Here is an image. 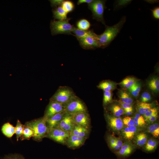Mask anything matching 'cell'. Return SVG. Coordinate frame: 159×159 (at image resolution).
I'll return each mask as SVG.
<instances>
[{"label": "cell", "instance_id": "cell-1", "mask_svg": "<svg viewBox=\"0 0 159 159\" xmlns=\"http://www.w3.org/2000/svg\"><path fill=\"white\" fill-rule=\"evenodd\" d=\"M126 21L125 16L116 24L111 26H105L104 32L97 35L100 48H104L108 46L120 32Z\"/></svg>", "mask_w": 159, "mask_h": 159}, {"label": "cell", "instance_id": "cell-2", "mask_svg": "<svg viewBox=\"0 0 159 159\" xmlns=\"http://www.w3.org/2000/svg\"><path fill=\"white\" fill-rule=\"evenodd\" d=\"M24 125L32 130L33 138L37 141L41 140L46 137L49 131L46 120L43 117L28 122Z\"/></svg>", "mask_w": 159, "mask_h": 159}, {"label": "cell", "instance_id": "cell-3", "mask_svg": "<svg viewBox=\"0 0 159 159\" xmlns=\"http://www.w3.org/2000/svg\"><path fill=\"white\" fill-rule=\"evenodd\" d=\"M76 96L75 93L70 87L61 86L51 97L50 101L56 102L64 105Z\"/></svg>", "mask_w": 159, "mask_h": 159}, {"label": "cell", "instance_id": "cell-4", "mask_svg": "<svg viewBox=\"0 0 159 159\" xmlns=\"http://www.w3.org/2000/svg\"><path fill=\"white\" fill-rule=\"evenodd\" d=\"M70 19L68 18L64 21H52L50 26L52 35L61 34L73 35L72 31L74 26L69 23Z\"/></svg>", "mask_w": 159, "mask_h": 159}, {"label": "cell", "instance_id": "cell-5", "mask_svg": "<svg viewBox=\"0 0 159 159\" xmlns=\"http://www.w3.org/2000/svg\"><path fill=\"white\" fill-rule=\"evenodd\" d=\"M105 0H95L88 4L89 9L91 11L93 18L101 22L106 25L104 18V13L105 6Z\"/></svg>", "mask_w": 159, "mask_h": 159}, {"label": "cell", "instance_id": "cell-6", "mask_svg": "<svg viewBox=\"0 0 159 159\" xmlns=\"http://www.w3.org/2000/svg\"><path fill=\"white\" fill-rule=\"evenodd\" d=\"M64 106L65 112L70 114L80 112H88L85 103L77 96L64 105Z\"/></svg>", "mask_w": 159, "mask_h": 159}, {"label": "cell", "instance_id": "cell-7", "mask_svg": "<svg viewBox=\"0 0 159 159\" xmlns=\"http://www.w3.org/2000/svg\"><path fill=\"white\" fill-rule=\"evenodd\" d=\"M77 40L80 46L84 49H91L100 48L97 34L94 32L87 36Z\"/></svg>", "mask_w": 159, "mask_h": 159}, {"label": "cell", "instance_id": "cell-8", "mask_svg": "<svg viewBox=\"0 0 159 159\" xmlns=\"http://www.w3.org/2000/svg\"><path fill=\"white\" fill-rule=\"evenodd\" d=\"M69 135V132L56 127L50 130L46 137L59 143L65 145Z\"/></svg>", "mask_w": 159, "mask_h": 159}, {"label": "cell", "instance_id": "cell-9", "mask_svg": "<svg viewBox=\"0 0 159 159\" xmlns=\"http://www.w3.org/2000/svg\"><path fill=\"white\" fill-rule=\"evenodd\" d=\"M64 111V105L56 102L50 101L45 109L43 117L46 120L54 115Z\"/></svg>", "mask_w": 159, "mask_h": 159}, {"label": "cell", "instance_id": "cell-10", "mask_svg": "<svg viewBox=\"0 0 159 159\" xmlns=\"http://www.w3.org/2000/svg\"><path fill=\"white\" fill-rule=\"evenodd\" d=\"M72 115L75 125L89 129L90 120L88 112H80Z\"/></svg>", "mask_w": 159, "mask_h": 159}, {"label": "cell", "instance_id": "cell-11", "mask_svg": "<svg viewBox=\"0 0 159 159\" xmlns=\"http://www.w3.org/2000/svg\"><path fill=\"white\" fill-rule=\"evenodd\" d=\"M75 125L72 115L66 112L57 127L60 128L70 133Z\"/></svg>", "mask_w": 159, "mask_h": 159}, {"label": "cell", "instance_id": "cell-12", "mask_svg": "<svg viewBox=\"0 0 159 159\" xmlns=\"http://www.w3.org/2000/svg\"><path fill=\"white\" fill-rule=\"evenodd\" d=\"M106 117L108 125L112 130L118 132L123 128L124 124L121 118L109 114H106Z\"/></svg>", "mask_w": 159, "mask_h": 159}, {"label": "cell", "instance_id": "cell-13", "mask_svg": "<svg viewBox=\"0 0 159 159\" xmlns=\"http://www.w3.org/2000/svg\"><path fill=\"white\" fill-rule=\"evenodd\" d=\"M86 139L70 134L65 145L70 148L75 149L83 145Z\"/></svg>", "mask_w": 159, "mask_h": 159}, {"label": "cell", "instance_id": "cell-14", "mask_svg": "<svg viewBox=\"0 0 159 159\" xmlns=\"http://www.w3.org/2000/svg\"><path fill=\"white\" fill-rule=\"evenodd\" d=\"M65 112L64 111L57 113L46 120L49 131L57 127Z\"/></svg>", "mask_w": 159, "mask_h": 159}, {"label": "cell", "instance_id": "cell-15", "mask_svg": "<svg viewBox=\"0 0 159 159\" xmlns=\"http://www.w3.org/2000/svg\"><path fill=\"white\" fill-rule=\"evenodd\" d=\"M134 150L133 146L127 143L123 144L120 149L115 153L119 158H124L131 154Z\"/></svg>", "mask_w": 159, "mask_h": 159}, {"label": "cell", "instance_id": "cell-16", "mask_svg": "<svg viewBox=\"0 0 159 159\" xmlns=\"http://www.w3.org/2000/svg\"><path fill=\"white\" fill-rule=\"evenodd\" d=\"M137 128L135 125L127 126L122 130V135L124 138L127 140H131L137 133Z\"/></svg>", "mask_w": 159, "mask_h": 159}, {"label": "cell", "instance_id": "cell-17", "mask_svg": "<svg viewBox=\"0 0 159 159\" xmlns=\"http://www.w3.org/2000/svg\"><path fill=\"white\" fill-rule=\"evenodd\" d=\"M89 129L75 125L70 134L87 139L89 134Z\"/></svg>", "mask_w": 159, "mask_h": 159}, {"label": "cell", "instance_id": "cell-18", "mask_svg": "<svg viewBox=\"0 0 159 159\" xmlns=\"http://www.w3.org/2000/svg\"><path fill=\"white\" fill-rule=\"evenodd\" d=\"M53 17L59 21H64L67 19V13L62 8L61 6H59L53 11Z\"/></svg>", "mask_w": 159, "mask_h": 159}, {"label": "cell", "instance_id": "cell-19", "mask_svg": "<svg viewBox=\"0 0 159 159\" xmlns=\"http://www.w3.org/2000/svg\"><path fill=\"white\" fill-rule=\"evenodd\" d=\"M15 127L9 122L4 124L1 130L3 134L8 138H10L15 133Z\"/></svg>", "mask_w": 159, "mask_h": 159}, {"label": "cell", "instance_id": "cell-20", "mask_svg": "<svg viewBox=\"0 0 159 159\" xmlns=\"http://www.w3.org/2000/svg\"><path fill=\"white\" fill-rule=\"evenodd\" d=\"M93 32L92 30H81L73 26L72 33L74 34V36L78 39L87 36Z\"/></svg>", "mask_w": 159, "mask_h": 159}, {"label": "cell", "instance_id": "cell-21", "mask_svg": "<svg viewBox=\"0 0 159 159\" xmlns=\"http://www.w3.org/2000/svg\"><path fill=\"white\" fill-rule=\"evenodd\" d=\"M98 88L105 91H111L115 87L114 84L108 81L101 82L97 86Z\"/></svg>", "mask_w": 159, "mask_h": 159}, {"label": "cell", "instance_id": "cell-22", "mask_svg": "<svg viewBox=\"0 0 159 159\" xmlns=\"http://www.w3.org/2000/svg\"><path fill=\"white\" fill-rule=\"evenodd\" d=\"M152 105L147 102H141L139 103L137 105V109L139 113L141 115H143L152 108Z\"/></svg>", "mask_w": 159, "mask_h": 159}, {"label": "cell", "instance_id": "cell-23", "mask_svg": "<svg viewBox=\"0 0 159 159\" xmlns=\"http://www.w3.org/2000/svg\"><path fill=\"white\" fill-rule=\"evenodd\" d=\"M135 141L138 146L141 147L145 144L147 141V135L143 132L139 133L136 135Z\"/></svg>", "mask_w": 159, "mask_h": 159}, {"label": "cell", "instance_id": "cell-24", "mask_svg": "<svg viewBox=\"0 0 159 159\" xmlns=\"http://www.w3.org/2000/svg\"><path fill=\"white\" fill-rule=\"evenodd\" d=\"M157 141L154 139H150L147 141L144 147V150L146 152H150L154 150L157 145Z\"/></svg>", "mask_w": 159, "mask_h": 159}, {"label": "cell", "instance_id": "cell-25", "mask_svg": "<svg viewBox=\"0 0 159 159\" xmlns=\"http://www.w3.org/2000/svg\"><path fill=\"white\" fill-rule=\"evenodd\" d=\"M136 82V80L135 78L128 77L123 80L120 84L125 88L129 89Z\"/></svg>", "mask_w": 159, "mask_h": 159}, {"label": "cell", "instance_id": "cell-26", "mask_svg": "<svg viewBox=\"0 0 159 159\" xmlns=\"http://www.w3.org/2000/svg\"><path fill=\"white\" fill-rule=\"evenodd\" d=\"M120 97L122 102L127 104H131L133 102V100L127 92L124 91H121L120 93Z\"/></svg>", "mask_w": 159, "mask_h": 159}, {"label": "cell", "instance_id": "cell-27", "mask_svg": "<svg viewBox=\"0 0 159 159\" xmlns=\"http://www.w3.org/2000/svg\"><path fill=\"white\" fill-rule=\"evenodd\" d=\"M135 125L136 127H143L146 124L145 121L143 116L139 113H137L134 118Z\"/></svg>", "mask_w": 159, "mask_h": 159}, {"label": "cell", "instance_id": "cell-28", "mask_svg": "<svg viewBox=\"0 0 159 159\" xmlns=\"http://www.w3.org/2000/svg\"><path fill=\"white\" fill-rule=\"evenodd\" d=\"M91 24L87 20L82 19L78 21L77 23V28L83 30H87L90 28Z\"/></svg>", "mask_w": 159, "mask_h": 159}, {"label": "cell", "instance_id": "cell-29", "mask_svg": "<svg viewBox=\"0 0 159 159\" xmlns=\"http://www.w3.org/2000/svg\"><path fill=\"white\" fill-rule=\"evenodd\" d=\"M148 132L154 137L157 138L159 136V126L157 123L150 125L148 128Z\"/></svg>", "mask_w": 159, "mask_h": 159}, {"label": "cell", "instance_id": "cell-30", "mask_svg": "<svg viewBox=\"0 0 159 159\" xmlns=\"http://www.w3.org/2000/svg\"><path fill=\"white\" fill-rule=\"evenodd\" d=\"M61 6L67 13L73 11L74 8V3L72 1L69 0H64Z\"/></svg>", "mask_w": 159, "mask_h": 159}, {"label": "cell", "instance_id": "cell-31", "mask_svg": "<svg viewBox=\"0 0 159 159\" xmlns=\"http://www.w3.org/2000/svg\"><path fill=\"white\" fill-rule=\"evenodd\" d=\"M110 109L114 116L117 117H120L124 113V110L122 107L116 104L112 105Z\"/></svg>", "mask_w": 159, "mask_h": 159}, {"label": "cell", "instance_id": "cell-32", "mask_svg": "<svg viewBox=\"0 0 159 159\" xmlns=\"http://www.w3.org/2000/svg\"><path fill=\"white\" fill-rule=\"evenodd\" d=\"M149 88L155 92L158 91L159 90V80L157 78H153L148 82Z\"/></svg>", "mask_w": 159, "mask_h": 159}, {"label": "cell", "instance_id": "cell-33", "mask_svg": "<svg viewBox=\"0 0 159 159\" xmlns=\"http://www.w3.org/2000/svg\"><path fill=\"white\" fill-rule=\"evenodd\" d=\"M24 127V125L22 124L20 121L18 120L15 127V133L17 141L18 140L19 138L21 137Z\"/></svg>", "mask_w": 159, "mask_h": 159}, {"label": "cell", "instance_id": "cell-34", "mask_svg": "<svg viewBox=\"0 0 159 159\" xmlns=\"http://www.w3.org/2000/svg\"><path fill=\"white\" fill-rule=\"evenodd\" d=\"M25 126V125H24ZM33 132L30 128L25 126L22 135L21 140L29 139L33 135Z\"/></svg>", "mask_w": 159, "mask_h": 159}, {"label": "cell", "instance_id": "cell-35", "mask_svg": "<svg viewBox=\"0 0 159 159\" xmlns=\"http://www.w3.org/2000/svg\"><path fill=\"white\" fill-rule=\"evenodd\" d=\"M140 84L138 82H136L128 89L132 95L135 97H137L140 93Z\"/></svg>", "mask_w": 159, "mask_h": 159}, {"label": "cell", "instance_id": "cell-36", "mask_svg": "<svg viewBox=\"0 0 159 159\" xmlns=\"http://www.w3.org/2000/svg\"><path fill=\"white\" fill-rule=\"evenodd\" d=\"M132 1L130 0L116 1L115 4L114 8L117 9L122 8L130 4Z\"/></svg>", "mask_w": 159, "mask_h": 159}, {"label": "cell", "instance_id": "cell-37", "mask_svg": "<svg viewBox=\"0 0 159 159\" xmlns=\"http://www.w3.org/2000/svg\"><path fill=\"white\" fill-rule=\"evenodd\" d=\"M112 97L111 91L104 92L103 98V103L104 105H106L112 100Z\"/></svg>", "mask_w": 159, "mask_h": 159}, {"label": "cell", "instance_id": "cell-38", "mask_svg": "<svg viewBox=\"0 0 159 159\" xmlns=\"http://www.w3.org/2000/svg\"><path fill=\"white\" fill-rule=\"evenodd\" d=\"M122 120L124 125H125L127 126L135 125L133 119L130 117H125L123 118Z\"/></svg>", "mask_w": 159, "mask_h": 159}, {"label": "cell", "instance_id": "cell-39", "mask_svg": "<svg viewBox=\"0 0 159 159\" xmlns=\"http://www.w3.org/2000/svg\"><path fill=\"white\" fill-rule=\"evenodd\" d=\"M158 111L157 108H152L144 115H143V117L144 118L145 121H147L149 118L155 112Z\"/></svg>", "mask_w": 159, "mask_h": 159}, {"label": "cell", "instance_id": "cell-40", "mask_svg": "<svg viewBox=\"0 0 159 159\" xmlns=\"http://www.w3.org/2000/svg\"><path fill=\"white\" fill-rule=\"evenodd\" d=\"M2 159H25L21 155L18 154H10L6 155Z\"/></svg>", "mask_w": 159, "mask_h": 159}, {"label": "cell", "instance_id": "cell-41", "mask_svg": "<svg viewBox=\"0 0 159 159\" xmlns=\"http://www.w3.org/2000/svg\"><path fill=\"white\" fill-rule=\"evenodd\" d=\"M150 99V95L147 92H143L141 95V100L142 102H147L149 101Z\"/></svg>", "mask_w": 159, "mask_h": 159}, {"label": "cell", "instance_id": "cell-42", "mask_svg": "<svg viewBox=\"0 0 159 159\" xmlns=\"http://www.w3.org/2000/svg\"><path fill=\"white\" fill-rule=\"evenodd\" d=\"M151 10L153 17L156 19H159V7H156Z\"/></svg>", "mask_w": 159, "mask_h": 159}, {"label": "cell", "instance_id": "cell-43", "mask_svg": "<svg viewBox=\"0 0 159 159\" xmlns=\"http://www.w3.org/2000/svg\"><path fill=\"white\" fill-rule=\"evenodd\" d=\"M64 1L63 0H50V1L52 6H55L61 5Z\"/></svg>", "mask_w": 159, "mask_h": 159}, {"label": "cell", "instance_id": "cell-44", "mask_svg": "<svg viewBox=\"0 0 159 159\" xmlns=\"http://www.w3.org/2000/svg\"><path fill=\"white\" fill-rule=\"evenodd\" d=\"M119 103L121 106V107L124 110L132 108L131 104L123 103L120 101Z\"/></svg>", "mask_w": 159, "mask_h": 159}, {"label": "cell", "instance_id": "cell-45", "mask_svg": "<svg viewBox=\"0 0 159 159\" xmlns=\"http://www.w3.org/2000/svg\"><path fill=\"white\" fill-rule=\"evenodd\" d=\"M158 117V111L155 112L147 120L150 122H153L155 121Z\"/></svg>", "mask_w": 159, "mask_h": 159}, {"label": "cell", "instance_id": "cell-46", "mask_svg": "<svg viewBox=\"0 0 159 159\" xmlns=\"http://www.w3.org/2000/svg\"><path fill=\"white\" fill-rule=\"evenodd\" d=\"M116 144L120 148L122 145L123 143L122 141L118 138L113 136Z\"/></svg>", "mask_w": 159, "mask_h": 159}, {"label": "cell", "instance_id": "cell-47", "mask_svg": "<svg viewBox=\"0 0 159 159\" xmlns=\"http://www.w3.org/2000/svg\"><path fill=\"white\" fill-rule=\"evenodd\" d=\"M94 0H79L77 2L78 5L83 3H87L88 4L92 3Z\"/></svg>", "mask_w": 159, "mask_h": 159}, {"label": "cell", "instance_id": "cell-48", "mask_svg": "<svg viewBox=\"0 0 159 159\" xmlns=\"http://www.w3.org/2000/svg\"><path fill=\"white\" fill-rule=\"evenodd\" d=\"M124 112L127 115H131L133 112V108L124 110Z\"/></svg>", "mask_w": 159, "mask_h": 159}, {"label": "cell", "instance_id": "cell-49", "mask_svg": "<svg viewBox=\"0 0 159 159\" xmlns=\"http://www.w3.org/2000/svg\"><path fill=\"white\" fill-rule=\"evenodd\" d=\"M110 148L115 150H119L120 148L116 144H113L110 145Z\"/></svg>", "mask_w": 159, "mask_h": 159}]
</instances>
